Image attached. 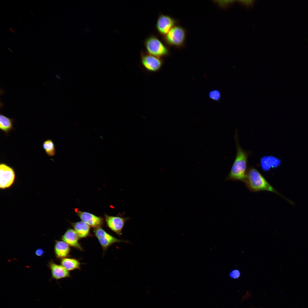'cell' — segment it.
Listing matches in <instances>:
<instances>
[{
  "label": "cell",
  "instance_id": "cell-1",
  "mask_svg": "<svg viewBox=\"0 0 308 308\" xmlns=\"http://www.w3.org/2000/svg\"><path fill=\"white\" fill-rule=\"evenodd\" d=\"M236 153V157L226 180L239 181L244 182L247 176V163L249 153L240 147L236 131L235 137Z\"/></svg>",
  "mask_w": 308,
  "mask_h": 308
},
{
  "label": "cell",
  "instance_id": "cell-2",
  "mask_svg": "<svg viewBox=\"0 0 308 308\" xmlns=\"http://www.w3.org/2000/svg\"><path fill=\"white\" fill-rule=\"evenodd\" d=\"M251 192L266 191L275 193L286 200L292 205L293 203L286 198L273 187L256 169L253 167L248 169L246 178L244 182Z\"/></svg>",
  "mask_w": 308,
  "mask_h": 308
},
{
  "label": "cell",
  "instance_id": "cell-3",
  "mask_svg": "<svg viewBox=\"0 0 308 308\" xmlns=\"http://www.w3.org/2000/svg\"><path fill=\"white\" fill-rule=\"evenodd\" d=\"M144 44L149 54L162 58L169 54L168 48L156 36L151 34L144 41Z\"/></svg>",
  "mask_w": 308,
  "mask_h": 308
},
{
  "label": "cell",
  "instance_id": "cell-4",
  "mask_svg": "<svg viewBox=\"0 0 308 308\" xmlns=\"http://www.w3.org/2000/svg\"><path fill=\"white\" fill-rule=\"evenodd\" d=\"M141 65L148 73H155L159 71L163 65L164 60L162 58L151 55L141 50L140 53Z\"/></svg>",
  "mask_w": 308,
  "mask_h": 308
},
{
  "label": "cell",
  "instance_id": "cell-5",
  "mask_svg": "<svg viewBox=\"0 0 308 308\" xmlns=\"http://www.w3.org/2000/svg\"><path fill=\"white\" fill-rule=\"evenodd\" d=\"M186 37L185 29L180 26L175 25L162 37L167 45L180 47L184 44Z\"/></svg>",
  "mask_w": 308,
  "mask_h": 308
},
{
  "label": "cell",
  "instance_id": "cell-6",
  "mask_svg": "<svg viewBox=\"0 0 308 308\" xmlns=\"http://www.w3.org/2000/svg\"><path fill=\"white\" fill-rule=\"evenodd\" d=\"M14 169L5 163L0 164V188L5 189L10 187L14 184L16 179Z\"/></svg>",
  "mask_w": 308,
  "mask_h": 308
},
{
  "label": "cell",
  "instance_id": "cell-7",
  "mask_svg": "<svg viewBox=\"0 0 308 308\" xmlns=\"http://www.w3.org/2000/svg\"><path fill=\"white\" fill-rule=\"evenodd\" d=\"M94 235L98 239L102 247L104 252L114 243H127L128 241L118 239L108 234L101 227L94 228Z\"/></svg>",
  "mask_w": 308,
  "mask_h": 308
},
{
  "label": "cell",
  "instance_id": "cell-8",
  "mask_svg": "<svg viewBox=\"0 0 308 308\" xmlns=\"http://www.w3.org/2000/svg\"><path fill=\"white\" fill-rule=\"evenodd\" d=\"M177 23V21L171 16L161 13L158 15L155 27L159 34L163 37L175 26Z\"/></svg>",
  "mask_w": 308,
  "mask_h": 308
},
{
  "label": "cell",
  "instance_id": "cell-9",
  "mask_svg": "<svg viewBox=\"0 0 308 308\" xmlns=\"http://www.w3.org/2000/svg\"><path fill=\"white\" fill-rule=\"evenodd\" d=\"M106 223L108 226L119 236L122 235V231L126 222L129 217H124L119 216H110L105 215Z\"/></svg>",
  "mask_w": 308,
  "mask_h": 308
},
{
  "label": "cell",
  "instance_id": "cell-10",
  "mask_svg": "<svg viewBox=\"0 0 308 308\" xmlns=\"http://www.w3.org/2000/svg\"><path fill=\"white\" fill-rule=\"evenodd\" d=\"M75 211L82 221L94 228L101 227L104 224V220L101 217L98 216L92 213L82 211L78 209Z\"/></svg>",
  "mask_w": 308,
  "mask_h": 308
},
{
  "label": "cell",
  "instance_id": "cell-11",
  "mask_svg": "<svg viewBox=\"0 0 308 308\" xmlns=\"http://www.w3.org/2000/svg\"><path fill=\"white\" fill-rule=\"evenodd\" d=\"M79 238L74 229L68 228L61 237V239L70 246L81 251L84 250L79 242Z\"/></svg>",
  "mask_w": 308,
  "mask_h": 308
},
{
  "label": "cell",
  "instance_id": "cell-12",
  "mask_svg": "<svg viewBox=\"0 0 308 308\" xmlns=\"http://www.w3.org/2000/svg\"><path fill=\"white\" fill-rule=\"evenodd\" d=\"M48 266L51 271L52 279L58 280L71 277L68 271L62 265L57 264L52 260L48 262Z\"/></svg>",
  "mask_w": 308,
  "mask_h": 308
},
{
  "label": "cell",
  "instance_id": "cell-13",
  "mask_svg": "<svg viewBox=\"0 0 308 308\" xmlns=\"http://www.w3.org/2000/svg\"><path fill=\"white\" fill-rule=\"evenodd\" d=\"M70 246L63 241L56 240L54 251L56 257L61 259L70 256Z\"/></svg>",
  "mask_w": 308,
  "mask_h": 308
},
{
  "label": "cell",
  "instance_id": "cell-14",
  "mask_svg": "<svg viewBox=\"0 0 308 308\" xmlns=\"http://www.w3.org/2000/svg\"><path fill=\"white\" fill-rule=\"evenodd\" d=\"M71 225L80 238L90 236V226L82 221L72 223Z\"/></svg>",
  "mask_w": 308,
  "mask_h": 308
},
{
  "label": "cell",
  "instance_id": "cell-15",
  "mask_svg": "<svg viewBox=\"0 0 308 308\" xmlns=\"http://www.w3.org/2000/svg\"><path fill=\"white\" fill-rule=\"evenodd\" d=\"M261 165L262 169L268 171L271 168L276 167L281 163L280 159L272 156H264L261 159Z\"/></svg>",
  "mask_w": 308,
  "mask_h": 308
},
{
  "label": "cell",
  "instance_id": "cell-16",
  "mask_svg": "<svg viewBox=\"0 0 308 308\" xmlns=\"http://www.w3.org/2000/svg\"><path fill=\"white\" fill-rule=\"evenodd\" d=\"M14 120L2 114L0 115V129L5 135H8L9 133L14 129L13 123Z\"/></svg>",
  "mask_w": 308,
  "mask_h": 308
},
{
  "label": "cell",
  "instance_id": "cell-17",
  "mask_svg": "<svg viewBox=\"0 0 308 308\" xmlns=\"http://www.w3.org/2000/svg\"><path fill=\"white\" fill-rule=\"evenodd\" d=\"M61 265L68 271L76 269L81 270V263L79 260L74 258H66L61 259Z\"/></svg>",
  "mask_w": 308,
  "mask_h": 308
},
{
  "label": "cell",
  "instance_id": "cell-18",
  "mask_svg": "<svg viewBox=\"0 0 308 308\" xmlns=\"http://www.w3.org/2000/svg\"><path fill=\"white\" fill-rule=\"evenodd\" d=\"M42 147L48 156L52 157L55 155L56 153L55 147L52 140L47 139L45 140L43 143Z\"/></svg>",
  "mask_w": 308,
  "mask_h": 308
},
{
  "label": "cell",
  "instance_id": "cell-19",
  "mask_svg": "<svg viewBox=\"0 0 308 308\" xmlns=\"http://www.w3.org/2000/svg\"><path fill=\"white\" fill-rule=\"evenodd\" d=\"M209 96L211 99L215 101L218 100L221 96L220 92L217 90H214L210 91Z\"/></svg>",
  "mask_w": 308,
  "mask_h": 308
},
{
  "label": "cell",
  "instance_id": "cell-20",
  "mask_svg": "<svg viewBox=\"0 0 308 308\" xmlns=\"http://www.w3.org/2000/svg\"><path fill=\"white\" fill-rule=\"evenodd\" d=\"M241 275L240 271L237 269H234L231 271L229 273V276L231 278L237 279L239 278Z\"/></svg>",
  "mask_w": 308,
  "mask_h": 308
},
{
  "label": "cell",
  "instance_id": "cell-21",
  "mask_svg": "<svg viewBox=\"0 0 308 308\" xmlns=\"http://www.w3.org/2000/svg\"><path fill=\"white\" fill-rule=\"evenodd\" d=\"M234 1V0L223 1H219V2L218 3L222 7L226 8L232 5Z\"/></svg>",
  "mask_w": 308,
  "mask_h": 308
},
{
  "label": "cell",
  "instance_id": "cell-22",
  "mask_svg": "<svg viewBox=\"0 0 308 308\" xmlns=\"http://www.w3.org/2000/svg\"><path fill=\"white\" fill-rule=\"evenodd\" d=\"M239 2L244 6L248 7L252 6L255 3V1L249 0H239Z\"/></svg>",
  "mask_w": 308,
  "mask_h": 308
},
{
  "label": "cell",
  "instance_id": "cell-23",
  "mask_svg": "<svg viewBox=\"0 0 308 308\" xmlns=\"http://www.w3.org/2000/svg\"><path fill=\"white\" fill-rule=\"evenodd\" d=\"M36 255L38 256H42L44 254L43 250L40 248L37 249L35 252Z\"/></svg>",
  "mask_w": 308,
  "mask_h": 308
},
{
  "label": "cell",
  "instance_id": "cell-24",
  "mask_svg": "<svg viewBox=\"0 0 308 308\" xmlns=\"http://www.w3.org/2000/svg\"><path fill=\"white\" fill-rule=\"evenodd\" d=\"M10 30H11V31H12V32H13V33H14V32H15V31H14V30H13V29H12V28H10Z\"/></svg>",
  "mask_w": 308,
  "mask_h": 308
}]
</instances>
